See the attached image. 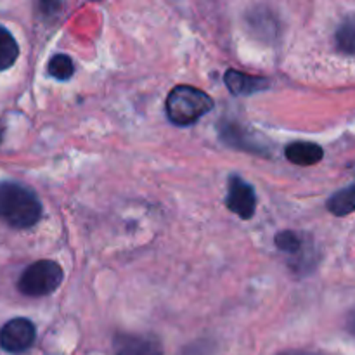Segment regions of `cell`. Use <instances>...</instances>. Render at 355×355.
Listing matches in <instances>:
<instances>
[{"label": "cell", "instance_id": "30bf717a", "mask_svg": "<svg viewBox=\"0 0 355 355\" xmlns=\"http://www.w3.org/2000/svg\"><path fill=\"white\" fill-rule=\"evenodd\" d=\"M328 210L336 217H345L355 211V186L338 191L328 200Z\"/></svg>", "mask_w": 355, "mask_h": 355}, {"label": "cell", "instance_id": "4fadbf2b", "mask_svg": "<svg viewBox=\"0 0 355 355\" xmlns=\"http://www.w3.org/2000/svg\"><path fill=\"white\" fill-rule=\"evenodd\" d=\"M276 246L283 253H290V255H302L304 250V239L293 231H283L276 236Z\"/></svg>", "mask_w": 355, "mask_h": 355}, {"label": "cell", "instance_id": "8fae6325", "mask_svg": "<svg viewBox=\"0 0 355 355\" xmlns=\"http://www.w3.org/2000/svg\"><path fill=\"white\" fill-rule=\"evenodd\" d=\"M336 49L347 55H355V16L347 17L335 35Z\"/></svg>", "mask_w": 355, "mask_h": 355}, {"label": "cell", "instance_id": "6da1fadb", "mask_svg": "<svg viewBox=\"0 0 355 355\" xmlns=\"http://www.w3.org/2000/svg\"><path fill=\"white\" fill-rule=\"evenodd\" d=\"M42 203L23 184L0 180V220L14 229H30L40 220Z\"/></svg>", "mask_w": 355, "mask_h": 355}, {"label": "cell", "instance_id": "ba28073f", "mask_svg": "<svg viewBox=\"0 0 355 355\" xmlns=\"http://www.w3.org/2000/svg\"><path fill=\"white\" fill-rule=\"evenodd\" d=\"M118 355H163V349L155 336H125Z\"/></svg>", "mask_w": 355, "mask_h": 355}, {"label": "cell", "instance_id": "52a82bcc", "mask_svg": "<svg viewBox=\"0 0 355 355\" xmlns=\"http://www.w3.org/2000/svg\"><path fill=\"white\" fill-rule=\"evenodd\" d=\"M322 148L314 142H293L286 148V158L293 165L311 166L322 159Z\"/></svg>", "mask_w": 355, "mask_h": 355}, {"label": "cell", "instance_id": "9c48e42d", "mask_svg": "<svg viewBox=\"0 0 355 355\" xmlns=\"http://www.w3.org/2000/svg\"><path fill=\"white\" fill-rule=\"evenodd\" d=\"M17 55H19V45L16 38L6 26L0 24V71H6L10 66H14Z\"/></svg>", "mask_w": 355, "mask_h": 355}, {"label": "cell", "instance_id": "2e32d148", "mask_svg": "<svg viewBox=\"0 0 355 355\" xmlns=\"http://www.w3.org/2000/svg\"><path fill=\"white\" fill-rule=\"evenodd\" d=\"M0 137H2V134H0Z\"/></svg>", "mask_w": 355, "mask_h": 355}, {"label": "cell", "instance_id": "277c9868", "mask_svg": "<svg viewBox=\"0 0 355 355\" xmlns=\"http://www.w3.org/2000/svg\"><path fill=\"white\" fill-rule=\"evenodd\" d=\"M37 338V329L30 319L14 318L0 328V347L9 354H21L31 349Z\"/></svg>", "mask_w": 355, "mask_h": 355}, {"label": "cell", "instance_id": "8992f818", "mask_svg": "<svg viewBox=\"0 0 355 355\" xmlns=\"http://www.w3.org/2000/svg\"><path fill=\"white\" fill-rule=\"evenodd\" d=\"M224 82L229 92L234 94V96H252V94L266 90L269 87V80L241 73L238 69H229L224 75Z\"/></svg>", "mask_w": 355, "mask_h": 355}, {"label": "cell", "instance_id": "5b68a950", "mask_svg": "<svg viewBox=\"0 0 355 355\" xmlns=\"http://www.w3.org/2000/svg\"><path fill=\"white\" fill-rule=\"evenodd\" d=\"M227 208L232 214L238 215L243 220H248L255 215L257 210V196L253 187L248 182L238 175H232L229 179V189H227Z\"/></svg>", "mask_w": 355, "mask_h": 355}, {"label": "cell", "instance_id": "3957f363", "mask_svg": "<svg viewBox=\"0 0 355 355\" xmlns=\"http://www.w3.org/2000/svg\"><path fill=\"white\" fill-rule=\"evenodd\" d=\"M64 279L61 266L52 260H38L23 270L17 281V290L26 297L52 295Z\"/></svg>", "mask_w": 355, "mask_h": 355}, {"label": "cell", "instance_id": "7a4b0ae2", "mask_svg": "<svg viewBox=\"0 0 355 355\" xmlns=\"http://www.w3.org/2000/svg\"><path fill=\"white\" fill-rule=\"evenodd\" d=\"M215 103L207 92L191 85H177L165 103L168 120L177 127H189L214 110Z\"/></svg>", "mask_w": 355, "mask_h": 355}, {"label": "cell", "instance_id": "9a60e30c", "mask_svg": "<svg viewBox=\"0 0 355 355\" xmlns=\"http://www.w3.org/2000/svg\"><path fill=\"white\" fill-rule=\"evenodd\" d=\"M279 355H302V354H298V352H284V354H279Z\"/></svg>", "mask_w": 355, "mask_h": 355}, {"label": "cell", "instance_id": "7c38bea8", "mask_svg": "<svg viewBox=\"0 0 355 355\" xmlns=\"http://www.w3.org/2000/svg\"><path fill=\"white\" fill-rule=\"evenodd\" d=\"M47 69H49V75L54 76L55 80L64 82V80H69L73 76V73H75V64H73L69 55L58 54L49 61Z\"/></svg>", "mask_w": 355, "mask_h": 355}, {"label": "cell", "instance_id": "5bb4252c", "mask_svg": "<svg viewBox=\"0 0 355 355\" xmlns=\"http://www.w3.org/2000/svg\"><path fill=\"white\" fill-rule=\"evenodd\" d=\"M347 328H349V331L355 335V311H352L349 314V319H347Z\"/></svg>", "mask_w": 355, "mask_h": 355}]
</instances>
